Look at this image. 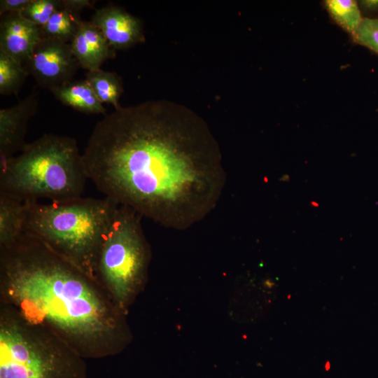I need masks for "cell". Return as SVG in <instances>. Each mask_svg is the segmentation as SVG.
I'll return each instance as SVG.
<instances>
[{
    "instance_id": "3957f363",
    "label": "cell",
    "mask_w": 378,
    "mask_h": 378,
    "mask_svg": "<svg viewBox=\"0 0 378 378\" xmlns=\"http://www.w3.org/2000/svg\"><path fill=\"white\" fill-rule=\"evenodd\" d=\"M27 204L24 233L97 280L100 248L119 204L106 197Z\"/></svg>"
},
{
    "instance_id": "7402d4cb",
    "label": "cell",
    "mask_w": 378,
    "mask_h": 378,
    "mask_svg": "<svg viewBox=\"0 0 378 378\" xmlns=\"http://www.w3.org/2000/svg\"><path fill=\"white\" fill-rule=\"evenodd\" d=\"M360 4L363 8L369 11H378V0L360 1Z\"/></svg>"
},
{
    "instance_id": "9a60e30c",
    "label": "cell",
    "mask_w": 378,
    "mask_h": 378,
    "mask_svg": "<svg viewBox=\"0 0 378 378\" xmlns=\"http://www.w3.org/2000/svg\"><path fill=\"white\" fill-rule=\"evenodd\" d=\"M82 21L80 13L64 7L62 1L61 8L41 27V36L70 43Z\"/></svg>"
},
{
    "instance_id": "d6986e66",
    "label": "cell",
    "mask_w": 378,
    "mask_h": 378,
    "mask_svg": "<svg viewBox=\"0 0 378 378\" xmlns=\"http://www.w3.org/2000/svg\"><path fill=\"white\" fill-rule=\"evenodd\" d=\"M354 40L378 54V18H364L356 32Z\"/></svg>"
},
{
    "instance_id": "ba28073f",
    "label": "cell",
    "mask_w": 378,
    "mask_h": 378,
    "mask_svg": "<svg viewBox=\"0 0 378 378\" xmlns=\"http://www.w3.org/2000/svg\"><path fill=\"white\" fill-rule=\"evenodd\" d=\"M90 21L114 50H125L145 41L141 20L115 5L95 9Z\"/></svg>"
},
{
    "instance_id": "7a4b0ae2",
    "label": "cell",
    "mask_w": 378,
    "mask_h": 378,
    "mask_svg": "<svg viewBox=\"0 0 378 378\" xmlns=\"http://www.w3.org/2000/svg\"><path fill=\"white\" fill-rule=\"evenodd\" d=\"M0 293L1 304L85 359L117 355L132 342L127 314L102 284L26 233L0 248Z\"/></svg>"
},
{
    "instance_id": "277c9868",
    "label": "cell",
    "mask_w": 378,
    "mask_h": 378,
    "mask_svg": "<svg viewBox=\"0 0 378 378\" xmlns=\"http://www.w3.org/2000/svg\"><path fill=\"white\" fill-rule=\"evenodd\" d=\"M88 176L74 138L44 134L0 166V192L22 200L81 197Z\"/></svg>"
},
{
    "instance_id": "52a82bcc",
    "label": "cell",
    "mask_w": 378,
    "mask_h": 378,
    "mask_svg": "<svg viewBox=\"0 0 378 378\" xmlns=\"http://www.w3.org/2000/svg\"><path fill=\"white\" fill-rule=\"evenodd\" d=\"M78 66L70 43L41 36L25 69L39 85L50 91L73 80Z\"/></svg>"
},
{
    "instance_id": "9c48e42d",
    "label": "cell",
    "mask_w": 378,
    "mask_h": 378,
    "mask_svg": "<svg viewBox=\"0 0 378 378\" xmlns=\"http://www.w3.org/2000/svg\"><path fill=\"white\" fill-rule=\"evenodd\" d=\"M41 38V27L25 18L21 13L1 15L0 51L10 56L24 68Z\"/></svg>"
},
{
    "instance_id": "5b68a950",
    "label": "cell",
    "mask_w": 378,
    "mask_h": 378,
    "mask_svg": "<svg viewBox=\"0 0 378 378\" xmlns=\"http://www.w3.org/2000/svg\"><path fill=\"white\" fill-rule=\"evenodd\" d=\"M85 358L5 304L0 307V378H86Z\"/></svg>"
},
{
    "instance_id": "ffe728a7",
    "label": "cell",
    "mask_w": 378,
    "mask_h": 378,
    "mask_svg": "<svg viewBox=\"0 0 378 378\" xmlns=\"http://www.w3.org/2000/svg\"><path fill=\"white\" fill-rule=\"evenodd\" d=\"M31 0H1L0 15L8 13H22Z\"/></svg>"
},
{
    "instance_id": "8fae6325",
    "label": "cell",
    "mask_w": 378,
    "mask_h": 378,
    "mask_svg": "<svg viewBox=\"0 0 378 378\" xmlns=\"http://www.w3.org/2000/svg\"><path fill=\"white\" fill-rule=\"evenodd\" d=\"M70 46L80 66L88 71L100 69L106 59L115 56V50L90 21L81 22Z\"/></svg>"
},
{
    "instance_id": "6da1fadb",
    "label": "cell",
    "mask_w": 378,
    "mask_h": 378,
    "mask_svg": "<svg viewBox=\"0 0 378 378\" xmlns=\"http://www.w3.org/2000/svg\"><path fill=\"white\" fill-rule=\"evenodd\" d=\"M82 158L88 178L106 197L171 229L203 220L225 183L222 154L206 122L164 99L104 115Z\"/></svg>"
},
{
    "instance_id": "5bb4252c",
    "label": "cell",
    "mask_w": 378,
    "mask_h": 378,
    "mask_svg": "<svg viewBox=\"0 0 378 378\" xmlns=\"http://www.w3.org/2000/svg\"><path fill=\"white\" fill-rule=\"evenodd\" d=\"M85 80L102 104H111L115 109L121 107L119 99L123 93V85L116 73L99 69L88 71Z\"/></svg>"
},
{
    "instance_id": "30bf717a",
    "label": "cell",
    "mask_w": 378,
    "mask_h": 378,
    "mask_svg": "<svg viewBox=\"0 0 378 378\" xmlns=\"http://www.w3.org/2000/svg\"><path fill=\"white\" fill-rule=\"evenodd\" d=\"M38 105L36 92L29 94L17 104L0 110V166L20 151L24 142L27 126Z\"/></svg>"
},
{
    "instance_id": "2e32d148",
    "label": "cell",
    "mask_w": 378,
    "mask_h": 378,
    "mask_svg": "<svg viewBox=\"0 0 378 378\" xmlns=\"http://www.w3.org/2000/svg\"><path fill=\"white\" fill-rule=\"evenodd\" d=\"M25 68L6 53L0 51V94H18L27 77Z\"/></svg>"
},
{
    "instance_id": "7c38bea8",
    "label": "cell",
    "mask_w": 378,
    "mask_h": 378,
    "mask_svg": "<svg viewBox=\"0 0 378 378\" xmlns=\"http://www.w3.org/2000/svg\"><path fill=\"white\" fill-rule=\"evenodd\" d=\"M27 201L0 192V248L17 241L24 233Z\"/></svg>"
},
{
    "instance_id": "e0dca14e",
    "label": "cell",
    "mask_w": 378,
    "mask_h": 378,
    "mask_svg": "<svg viewBox=\"0 0 378 378\" xmlns=\"http://www.w3.org/2000/svg\"><path fill=\"white\" fill-rule=\"evenodd\" d=\"M326 7L335 20L344 29L354 34L363 18L357 3L352 0H328Z\"/></svg>"
},
{
    "instance_id": "44dd1931",
    "label": "cell",
    "mask_w": 378,
    "mask_h": 378,
    "mask_svg": "<svg viewBox=\"0 0 378 378\" xmlns=\"http://www.w3.org/2000/svg\"><path fill=\"white\" fill-rule=\"evenodd\" d=\"M62 5L68 9L80 13L85 8H94L96 1L90 0H62Z\"/></svg>"
},
{
    "instance_id": "8992f818",
    "label": "cell",
    "mask_w": 378,
    "mask_h": 378,
    "mask_svg": "<svg viewBox=\"0 0 378 378\" xmlns=\"http://www.w3.org/2000/svg\"><path fill=\"white\" fill-rule=\"evenodd\" d=\"M141 218L131 208L118 205L96 265L98 281L126 314L146 285L151 257Z\"/></svg>"
},
{
    "instance_id": "ac0fdd59",
    "label": "cell",
    "mask_w": 378,
    "mask_h": 378,
    "mask_svg": "<svg viewBox=\"0 0 378 378\" xmlns=\"http://www.w3.org/2000/svg\"><path fill=\"white\" fill-rule=\"evenodd\" d=\"M62 6V0H31L21 13L22 15L40 27Z\"/></svg>"
},
{
    "instance_id": "4fadbf2b",
    "label": "cell",
    "mask_w": 378,
    "mask_h": 378,
    "mask_svg": "<svg viewBox=\"0 0 378 378\" xmlns=\"http://www.w3.org/2000/svg\"><path fill=\"white\" fill-rule=\"evenodd\" d=\"M62 104L88 114L106 115V109L86 80H71L50 90Z\"/></svg>"
}]
</instances>
